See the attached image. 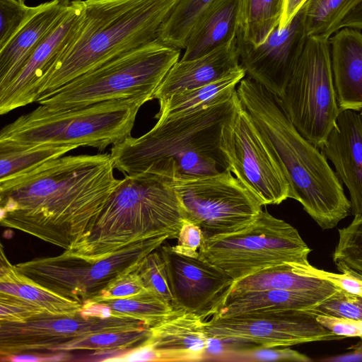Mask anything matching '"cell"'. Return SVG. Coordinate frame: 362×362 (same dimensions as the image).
Returning a JSON list of instances; mask_svg holds the SVG:
<instances>
[{
  "label": "cell",
  "instance_id": "obj_1",
  "mask_svg": "<svg viewBox=\"0 0 362 362\" xmlns=\"http://www.w3.org/2000/svg\"><path fill=\"white\" fill-rule=\"evenodd\" d=\"M110 153L62 156L0 182V223L71 250L121 180Z\"/></svg>",
  "mask_w": 362,
  "mask_h": 362
},
{
  "label": "cell",
  "instance_id": "obj_2",
  "mask_svg": "<svg viewBox=\"0 0 362 362\" xmlns=\"http://www.w3.org/2000/svg\"><path fill=\"white\" fill-rule=\"evenodd\" d=\"M236 91L288 180L291 198L321 228L337 226L351 214V204L325 156L299 133L276 95L249 77L241 80Z\"/></svg>",
  "mask_w": 362,
  "mask_h": 362
},
{
  "label": "cell",
  "instance_id": "obj_3",
  "mask_svg": "<svg viewBox=\"0 0 362 362\" xmlns=\"http://www.w3.org/2000/svg\"><path fill=\"white\" fill-rule=\"evenodd\" d=\"M238 102L235 91L199 110L158 120L144 135L129 136L112 146L115 168L127 175L151 171L202 176L226 170L220 135Z\"/></svg>",
  "mask_w": 362,
  "mask_h": 362
},
{
  "label": "cell",
  "instance_id": "obj_4",
  "mask_svg": "<svg viewBox=\"0 0 362 362\" xmlns=\"http://www.w3.org/2000/svg\"><path fill=\"white\" fill-rule=\"evenodd\" d=\"M179 0H83L76 35L40 83L36 102L81 74L158 39Z\"/></svg>",
  "mask_w": 362,
  "mask_h": 362
},
{
  "label": "cell",
  "instance_id": "obj_5",
  "mask_svg": "<svg viewBox=\"0 0 362 362\" xmlns=\"http://www.w3.org/2000/svg\"><path fill=\"white\" fill-rule=\"evenodd\" d=\"M183 221L170 175L151 171L126 175L92 229L64 252L88 262L99 261L142 240L161 235L177 238Z\"/></svg>",
  "mask_w": 362,
  "mask_h": 362
},
{
  "label": "cell",
  "instance_id": "obj_6",
  "mask_svg": "<svg viewBox=\"0 0 362 362\" xmlns=\"http://www.w3.org/2000/svg\"><path fill=\"white\" fill-rule=\"evenodd\" d=\"M151 100L141 95L57 112L40 105L2 128L0 150L57 144L103 151L131 136L139 110Z\"/></svg>",
  "mask_w": 362,
  "mask_h": 362
},
{
  "label": "cell",
  "instance_id": "obj_7",
  "mask_svg": "<svg viewBox=\"0 0 362 362\" xmlns=\"http://www.w3.org/2000/svg\"><path fill=\"white\" fill-rule=\"evenodd\" d=\"M180 55V49L157 39L81 74L37 103L57 112L141 95L153 99Z\"/></svg>",
  "mask_w": 362,
  "mask_h": 362
},
{
  "label": "cell",
  "instance_id": "obj_8",
  "mask_svg": "<svg viewBox=\"0 0 362 362\" xmlns=\"http://www.w3.org/2000/svg\"><path fill=\"white\" fill-rule=\"evenodd\" d=\"M311 250L298 230L262 210L245 228L205 238L199 255L238 281L285 262H306Z\"/></svg>",
  "mask_w": 362,
  "mask_h": 362
},
{
  "label": "cell",
  "instance_id": "obj_9",
  "mask_svg": "<svg viewBox=\"0 0 362 362\" xmlns=\"http://www.w3.org/2000/svg\"><path fill=\"white\" fill-rule=\"evenodd\" d=\"M329 39L308 37L303 52L279 97L296 129L320 149L340 112Z\"/></svg>",
  "mask_w": 362,
  "mask_h": 362
},
{
  "label": "cell",
  "instance_id": "obj_10",
  "mask_svg": "<svg viewBox=\"0 0 362 362\" xmlns=\"http://www.w3.org/2000/svg\"><path fill=\"white\" fill-rule=\"evenodd\" d=\"M170 237L161 235L133 243L110 256L95 262L70 256L36 258L16 265L36 284L83 305L95 297L117 276L134 271L151 252Z\"/></svg>",
  "mask_w": 362,
  "mask_h": 362
},
{
  "label": "cell",
  "instance_id": "obj_11",
  "mask_svg": "<svg viewBox=\"0 0 362 362\" xmlns=\"http://www.w3.org/2000/svg\"><path fill=\"white\" fill-rule=\"evenodd\" d=\"M170 177L183 218L198 226L204 239L239 230L262 210L255 197L227 169L202 176L173 172Z\"/></svg>",
  "mask_w": 362,
  "mask_h": 362
},
{
  "label": "cell",
  "instance_id": "obj_12",
  "mask_svg": "<svg viewBox=\"0 0 362 362\" xmlns=\"http://www.w3.org/2000/svg\"><path fill=\"white\" fill-rule=\"evenodd\" d=\"M219 148L226 169L262 206L291 198L290 184L278 160L239 100L222 126Z\"/></svg>",
  "mask_w": 362,
  "mask_h": 362
},
{
  "label": "cell",
  "instance_id": "obj_13",
  "mask_svg": "<svg viewBox=\"0 0 362 362\" xmlns=\"http://www.w3.org/2000/svg\"><path fill=\"white\" fill-rule=\"evenodd\" d=\"M312 310H276L213 316L205 321L209 337L243 347H276L342 339L317 320Z\"/></svg>",
  "mask_w": 362,
  "mask_h": 362
},
{
  "label": "cell",
  "instance_id": "obj_14",
  "mask_svg": "<svg viewBox=\"0 0 362 362\" xmlns=\"http://www.w3.org/2000/svg\"><path fill=\"white\" fill-rule=\"evenodd\" d=\"M144 322L125 316L101 317L78 312L40 313L23 322L0 320V356L49 354L57 347L100 332L144 329Z\"/></svg>",
  "mask_w": 362,
  "mask_h": 362
},
{
  "label": "cell",
  "instance_id": "obj_15",
  "mask_svg": "<svg viewBox=\"0 0 362 362\" xmlns=\"http://www.w3.org/2000/svg\"><path fill=\"white\" fill-rule=\"evenodd\" d=\"M165 262L173 296V310L192 312L204 320L224 305L234 279L200 255L175 252L169 245L158 248Z\"/></svg>",
  "mask_w": 362,
  "mask_h": 362
},
{
  "label": "cell",
  "instance_id": "obj_16",
  "mask_svg": "<svg viewBox=\"0 0 362 362\" xmlns=\"http://www.w3.org/2000/svg\"><path fill=\"white\" fill-rule=\"evenodd\" d=\"M308 34L305 4L284 28H276L254 47L239 45L240 65L249 78L280 97L303 52Z\"/></svg>",
  "mask_w": 362,
  "mask_h": 362
},
{
  "label": "cell",
  "instance_id": "obj_17",
  "mask_svg": "<svg viewBox=\"0 0 362 362\" xmlns=\"http://www.w3.org/2000/svg\"><path fill=\"white\" fill-rule=\"evenodd\" d=\"M83 0H73L71 9L61 23L33 52L13 80L0 90V114L36 102L40 83L66 51L78 31Z\"/></svg>",
  "mask_w": 362,
  "mask_h": 362
},
{
  "label": "cell",
  "instance_id": "obj_18",
  "mask_svg": "<svg viewBox=\"0 0 362 362\" xmlns=\"http://www.w3.org/2000/svg\"><path fill=\"white\" fill-rule=\"evenodd\" d=\"M347 187L351 212L362 214V119L357 111L341 110L320 148Z\"/></svg>",
  "mask_w": 362,
  "mask_h": 362
},
{
  "label": "cell",
  "instance_id": "obj_19",
  "mask_svg": "<svg viewBox=\"0 0 362 362\" xmlns=\"http://www.w3.org/2000/svg\"><path fill=\"white\" fill-rule=\"evenodd\" d=\"M144 343L153 347L158 361H197L206 358L209 337L205 321L185 310H173L149 327Z\"/></svg>",
  "mask_w": 362,
  "mask_h": 362
},
{
  "label": "cell",
  "instance_id": "obj_20",
  "mask_svg": "<svg viewBox=\"0 0 362 362\" xmlns=\"http://www.w3.org/2000/svg\"><path fill=\"white\" fill-rule=\"evenodd\" d=\"M239 62L238 38L202 57L179 59L160 82L153 99L160 102L175 93L213 83L238 69Z\"/></svg>",
  "mask_w": 362,
  "mask_h": 362
},
{
  "label": "cell",
  "instance_id": "obj_21",
  "mask_svg": "<svg viewBox=\"0 0 362 362\" xmlns=\"http://www.w3.org/2000/svg\"><path fill=\"white\" fill-rule=\"evenodd\" d=\"M73 0H51L0 50V90L7 86L29 58L61 23Z\"/></svg>",
  "mask_w": 362,
  "mask_h": 362
},
{
  "label": "cell",
  "instance_id": "obj_22",
  "mask_svg": "<svg viewBox=\"0 0 362 362\" xmlns=\"http://www.w3.org/2000/svg\"><path fill=\"white\" fill-rule=\"evenodd\" d=\"M339 110H362V33L344 28L329 39Z\"/></svg>",
  "mask_w": 362,
  "mask_h": 362
},
{
  "label": "cell",
  "instance_id": "obj_23",
  "mask_svg": "<svg viewBox=\"0 0 362 362\" xmlns=\"http://www.w3.org/2000/svg\"><path fill=\"white\" fill-rule=\"evenodd\" d=\"M239 16L240 0H214L194 24L180 60L202 57L237 39Z\"/></svg>",
  "mask_w": 362,
  "mask_h": 362
},
{
  "label": "cell",
  "instance_id": "obj_24",
  "mask_svg": "<svg viewBox=\"0 0 362 362\" xmlns=\"http://www.w3.org/2000/svg\"><path fill=\"white\" fill-rule=\"evenodd\" d=\"M330 296L306 291L269 289L229 295L213 316L276 310H310Z\"/></svg>",
  "mask_w": 362,
  "mask_h": 362
},
{
  "label": "cell",
  "instance_id": "obj_25",
  "mask_svg": "<svg viewBox=\"0 0 362 362\" xmlns=\"http://www.w3.org/2000/svg\"><path fill=\"white\" fill-rule=\"evenodd\" d=\"M339 288L329 280L303 275L297 271L294 262H285L235 281L229 295L281 289L331 296Z\"/></svg>",
  "mask_w": 362,
  "mask_h": 362
},
{
  "label": "cell",
  "instance_id": "obj_26",
  "mask_svg": "<svg viewBox=\"0 0 362 362\" xmlns=\"http://www.w3.org/2000/svg\"><path fill=\"white\" fill-rule=\"evenodd\" d=\"M0 293L18 297L53 315H71L80 312L83 305L67 299L36 284L8 260L1 247Z\"/></svg>",
  "mask_w": 362,
  "mask_h": 362
},
{
  "label": "cell",
  "instance_id": "obj_27",
  "mask_svg": "<svg viewBox=\"0 0 362 362\" xmlns=\"http://www.w3.org/2000/svg\"><path fill=\"white\" fill-rule=\"evenodd\" d=\"M246 72L240 65L226 76L207 85L175 93L159 102L155 118L158 120L177 117L226 99L234 94Z\"/></svg>",
  "mask_w": 362,
  "mask_h": 362
},
{
  "label": "cell",
  "instance_id": "obj_28",
  "mask_svg": "<svg viewBox=\"0 0 362 362\" xmlns=\"http://www.w3.org/2000/svg\"><path fill=\"white\" fill-rule=\"evenodd\" d=\"M284 0H240L238 44L256 47L279 27Z\"/></svg>",
  "mask_w": 362,
  "mask_h": 362
},
{
  "label": "cell",
  "instance_id": "obj_29",
  "mask_svg": "<svg viewBox=\"0 0 362 362\" xmlns=\"http://www.w3.org/2000/svg\"><path fill=\"white\" fill-rule=\"evenodd\" d=\"M76 148L71 145L42 144L29 148L0 150V182L31 171Z\"/></svg>",
  "mask_w": 362,
  "mask_h": 362
},
{
  "label": "cell",
  "instance_id": "obj_30",
  "mask_svg": "<svg viewBox=\"0 0 362 362\" xmlns=\"http://www.w3.org/2000/svg\"><path fill=\"white\" fill-rule=\"evenodd\" d=\"M89 303L107 308L113 315L140 320L149 327L161 320L173 310L165 300L150 291L128 298Z\"/></svg>",
  "mask_w": 362,
  "mask_h": 362
},
{
  "label": "cell",
  "instance_id": "obj_31",
  "mask_svg": "<svg viewBox=\"0 0 362 362\" xmlns=\"http://www.w3.org/2000/svg\"><path fill=\"white\" fill-rule=\"evenodd\" d=\"M361 0H308L305 3V23L308 36L329 39L339 30L344 18Z\"/></svg>",
  "mask_w": 362,
  "mask_h": 362
},
{
  "label": "cell",
  "instance_id": "obj_32",
  "mask_svg": "<svg viewBox=\"0 0 362 362\" xmlns=\"http://www.w3.org/2000/svg\"><path fill=\"white\" fill-rule=\"evenodd\" d=\"M214 0H179L160 26L158 40L173 47L185 49L198 17Z\"/></svg>",
  "mask_w": 362,
  "mask_h": 362
},
{
  "label": "cell",
  "instance_id": "obj_33",
  "mask_svg": "<svg viewBox=\"0 0 362 362\" xmlns=\"http://www.w3.org/2000/svg\"><path fill=\"white\" fill-rule=\"evenodd\" d=\"M149 328L144 329L96 332L55 348L51 354L76 350L102 351L114 349H134L149 337Z\"/></svg>",
  "mask_w": 362,
  "mask_h": 362
},
{
  "label": "cell",
  "instance_id": "obj_34",
  "mask_svg": "<svg viewBox=\"0 0 362 362\" xmlns=\"http://www.w3.org/2000/svg\"><path fill=\"white\" fill-rule=\"evenodd\" d=\"M333 260L340 272L352 270L362 275V214L355 216L347 227L339 230Z\"/></svg>",
  "mask_w": 362,
  "mask_h": 362
},
{
  "label": "cell",
  "instance_id": "obj_35",
  "mask_svg": "<svg viewBox=\"0 0 362 362\" xmlns=\"http://www.w3.org/2000/svg\"><path fill=\"white\" fill-rule=\"evenodd\" d=\"M158 248L143 258L134 272L148 291L160 296L173 307V296L167 267Z\"/></svg>",
  "mask_w": 362,
  "mask_h": 362
},
{
  "label": "cell",
  "instance_id": "obj_36",
  "mask_svg": "<svg viewBox=\"0 0 362 362\" xmlns=\"http://www.w3.org/2000/svg\"><path fill=\"white\" fill-rule=\"evenodd\" d=\"M45 6H30L19 0H0V50Z\"/></svg>",
  "mask_w": 362,
  "mask_h": 362
},
{
  "label": "cell",
  "instance_id": "obj_37",
  "mask_svg": "<svg viewBox=\"0 0 362 362\" xmlns=\"http://www.w3.org/2000/svg\"><path fill=\"white\" fill-rule=\"evenodd\" d=\"M219 361L309 362L312 359L286 346H252L233 350L223 355Z\"/></svg>",
  "mask_w": 362,
  "mask_h": 362
},
{
  "label": "cell",
  "instance_id": "obj_38",
  "mask_svg": "<svg viewBox=\"0 0 362 362\" xmlns=\"http://www.w3.org/2000/svg\"><path fill=\"white\" fill-rule=\"evenodd\" d=\"M310 310L317 315L362 320V296L340 287Z\"/></svg>",
  "mask_w": 362,
  "mask_h": 362
},
{
  "label": "cell",
  "instance_id": "obj_39",
  "mask_svg": "<svg viewBox=\"0 0 362 362\" xmlns=\"http://www.w3.org/2000/svg\"><path fill=\"white\" fill-rule=\"evenodd\" d=\"M146 291L142 281L134 271L124 272L113 279L98 296L87 303L128 298Z\"/></svg>",
  "mask_w": 362,
  "mask_h": 362
},
{
  "label": "cell",
  "instance_id": "obj_40",
  "mask_svg": "<svg viewBox=\"0 0 362 362\" xmlns=\"http://www.w3.org/2000/svg\"><path fill=\"white\" fill-rule=\"evenodd\" d=\"M45 312L25 300L0 293L1 321L23 322Z\"/></svg>",
  "mask_w": 362,
  "mask_h": 362
},
{
  "label": "cell",
  "instance_id": "obj_41",
  "mask_svg": "<svg viewBox=\"0 0 362 362\" xmlns=\"http://www.w3.org/2000/svg\"><path fill=\"white\" fill-rule=\"evenodd\" d=\"M177 239V244L172 246L175 252L189 257L199 256V249L203 243L204 235L198 226L184 219Z\"/></svg>",
  "mask_w": 362,
  "mask_h": 362
},
{
  "label": "cell",
  "instance_id": "obj_42",
  "mask_svg": "<svg viewBox=\"0 0 362 362\" xmlns=\"http://www.w3.org/2000/svg\"><path fill=\"white\" fill-rule=\"evenodd\" d=\"M317 320L333 333L347 337H358L362 339V320L317 315Z\"/></svg>",
  "mask_w": 362,
  "mask_h": 362
},
{
  "label": "cell",
  "instance_id": "obj_43",
  "mask_svg": "<svg viewBox=\"0 0 362 362\" xmlns=\"http://www.w3.org/2000/svg\"><path fill=\"white\" fill-rule=\"evenodd\" d=\"M308 0H284V10L279 28H284L292 20Z\"/></svg>",
  "mask_w": 362,
  "mask_h": 362
},
{
  "label": "cell",
  "instance_id": "obj_44",
  "mask_svg": "<svg viewBox=\"0 0 362 362\" xmlns=\"http://www.w3.org/2000/svg\"><path fill=\"white\" fill-rule=\"evenodd\" d=\"M344 28L362 29V0L341 21L339 29Z\"/></svg>",
  "mask_w": 362,
  "mask_h": 362
},
{
  "label": "cell",
  "instance_id": "obj_45",
  "mask_svg": "<svg viewBox=\"0 0 362 362\" xmlns=\"http://www.w3.org/2000/svg\"><path fill=\"white\" fill-rule=\"evenodd\" d=\"M347 349L351 350L352 351L339 356L326 358L322 361L330 362L362 361V339L357 344L349 346Z\"/></svg>",
  "mask_w": 362,
  "mask_h": 362
},
{
  "label": "cell",
  "instance_id": "obj_46",
  "mask_svg": "<svg viewBox=\"0 0 362 362\" xmlns=\"http://www.w3.org/2000/svg\"><path fill=\"white\" fill-rule=\"evenodd\" d=\"M358 276L359 280H360V290H359V292H358V295L362 296V275L358 274Z\"/></svg>",
  "mask_w": 362,
  "mask_h": 362
},
{
  "label": "cell",
  "instance_id": "obj_47",
  "mask_svg": "<svg viewBox=\"0 0 362 362\" xmlns=\"http://www.w3.org/2000/svg\"><path fill=\"white\" fill-rule=\"evenodd\" d=\"M360 115H361V119H362V110L360 111Z\"/></svg>",
  "mask_w": 362,
  "mask_h": 362
},
{
  "label": "cell",
  "instance_id": "obj_48",
  "mask_svg": "<svg viewBox=\"0 0 362 362\" xmlns=\"http://www.w3.org/2000/svg\"><path fill=\"white\" fill-rule=\"evenodd\" d=\"M19 1H21L22 2H25L26 0H19Z\"/></svg>",
  "mask_w": 362,
  "mask_h": 362
}]
</instances>
